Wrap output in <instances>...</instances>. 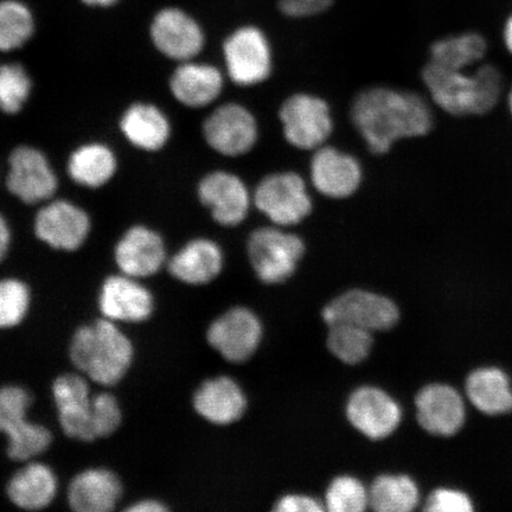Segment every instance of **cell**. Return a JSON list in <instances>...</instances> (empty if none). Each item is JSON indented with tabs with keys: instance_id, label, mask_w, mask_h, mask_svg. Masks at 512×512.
Here are the masks:
<instances>
[{
	"instance_id": "27",
	"label": "cell",
	"mask_w": 512,
	"mask_h": 512,
	"mask_svg": "<svg viewBox=\"0 0 512 512\" xmlns=\"http://www.w3.org/2000/svg\"><path fill=\"white\" fill-rule=\"evenodd\" d=\"M57 480L50 467L31 463L11 478L8 495L11 502L24 510H41L53 503Z\"/></svg>"
},
{
	"instance_id": "6",
	"label": "cell",
	"mask_w": 512,
	"mask_h": 512,
	"mask_svg": "<svg viewBox=\"0 0 512 512\" xmlns=\"http://www.w3.org/2000/svg\"><path fill=\"white\" fill-rule=\"evenodd\" d=\"M305 249L299 235L274 224L254 229L247 240L248 259L256 277L270 285L284 283L296 273Z\"/></svg>"
},
{
	"instance_id": "1",
	"label": "cell",
	"mask_w": 512,
	"mask_h": 512,
	"mask_svg": "<svg viewBox=\"0 0 512 512\" xmlns=\"http://www.w3.org/2000/svg\"><path fill=\"white\" fill-rule=\"evenodd\" d=\"M350 119L375 156L387 155L401 140L426 137L434 125L432 107L424 96L390 86H370L357 93Z\"/></svg>"
},
{
	"instance_id": "15",
	"label": "cell",
	"mask_w": 512,
	"mask_h": 512,
	"mask_svg": "<svg viewBox=\"0 0 512 512\" xmlns=\"http://www.w3.org/2000/svg\"><path fill=\"white\" fill-rule=\"evenodd\" d=\"M57 177L40 150L19 146L9 159L6 185L12 195L27 204L49 201L57 189Z\"/></svg>"
},
{
	"instance_id": "19",
	"label": "cell",
	"mask_w": 512,
	"mask_h": 512,
	"mask_svg": "<svg viewBox=\"0 0 512 512\" xmlns=\"http://www.w3.org/2000/svg\"><path fill=\"white\" fill-rule=\"evenodd\" d=\"M165 260L166 249L162 236L144 226L128 229L115 248V261L120 271L136 279L156 274Z\"/></svg>"
},
{
	"instance_id": "7",
	"label": "cell",
	"mask_w": 512,
	"mask_h": 512,
	"mask_svg": "<svg viewBox=\"0 0 512 512\" xmlns=\"http://www.w3.org/2000/svg\"><path fill=\"white\" fill-rule=\"evenodd\" d=\"M226 74L234 85L256 87L271 78L273 49L267 35L255 25H242L226 37L222 46Z\"/></svg>"
},
{
	"instance_id": "31",
	"label": "cell",
	"mask_w": 512,
	"mask_h": 512,
	"mask_svg": "<svg viewBox=\"0 0 512 512\" xmlns=\"http://www.w3.org/2000/svg\"><path fill=\"white\" fill-rule=\"evenodd\" d=\"M419 503V490L408 476L377 477L369 489V507L379 512H408Z\"/></svg>"
},
{
	"instance_id": "26",
	"label": "cell",
	"mask_w": 512,
	"mask_h": 512,
	"mask_svg": "<svg viewBox=\"0 0 512 512\" xmlns=\"http://www.w3.org/2000/svg\"><path fill=\"white\" fill-rule=\"evenodd\" d=\"M121 132L133 146L144 151H158L168 144L171 125L163 111L151 104H134L120 120Z\"/></svg>"
},
{
	"instance_id": "14",
	"label": "cell",
	"mask_w": 512,
	"mask_h": 512,
	"mask_svg": "<svg viewBox=\"0 0 512 512\" xmlns=\"http://www.w3.org/2000/svg\"><path fill=\"white\" fill-rule=\"evenodd\" d=\"M208 343L232 363L246 362L258 350L262 339L260 319L246 307L229 310L210 325Z\"/></svg>"
},
{
	"instance_id": "37",
	"label": "cell",
	"mask_w": 512,
	"mask_h": 512,
	"mask_svg": "<svg viewBox=\"0 0 512 512\" xmlns=\"http://www.w3.org/2000/svg\"><path fill=\"white\" fill-rule=\"evenodd\" d=\"M121 419L119 402L113 395L101 393L93 396V426L96 439L110 437L118 430Z\"/></svg>"
},
{
	"instance_id": "44",
	"label": "cell",
	"mask_w": 512,
	"mask_h": 512,
	"mask_svg": "<svg viewBox=\"0 0 512 512\" xmlns=\"http://www.w3.org/2000/svg\"><path fill=\"white\" fill-rule=\"evenodd\" d=\"M504 43L505 47H507L509 53L512 55V15L509 17L507 23H505Z\"/></svg>"
},
{
	"instance_id": "3",
	"label": "cell",
	"mask_w": 512,
	"mask_h": 512,
	"mask_svg": "<svg viewBox=\"0 0 512 512\" xmlns=\"http://www.w3.org/2000/svg\"><path fill=\"white\" fill-rule=\"evenodd\" d=\"M70 358L92 381L113 386L131 367L133 347L112 320L102 319L75 332Z\"/></svg>"
},
{
	"instance_id": "4",
	"label": "cell",
	"mask_w": 512,
	"mask_h": 512,
	"mask_svg": "<svg viewBox=\"0 0 512 512\" xmlns=\"http://www.w3.org/2000/svg\"><path fill=\"white\" fill-rule=\"evenodd\" d=\"M311 184L296 171H275L253 190L254 208L274 226L293 228L312 214Z\"/></svg>"
},
{
	"instance_id": "12",
	"label": "cell",
	"mask_w": 512,
	"mask_h": 512,
	"mask_svg": "<svg viewBox=\"0 0 512 512\" xmlns=\"http://www.w3.org/2000/svg\"><path fill=\"white\" fill-rule=\"evenodd\" d=\"M309 181L319 195L329 200H348L361 189L364 170L357 157L326 144L312 152Z\"/></svg>"
},
{
	"instance_id": "43",
	"label": "cell",
	"mask_w": 512,
	"mask_h": 512,
	"mask_svg": "<svg viewBox=\"0 0 512 512\" xmlns=\"http://www.w3.org/2000/svg\"><path fill=\"white\" fill-rule=\"evenodd\" d=\"M166 510L168 509H166L162 503L157 501H143L128 508V511L131 512H164Z\"/></svg>"
},
{
	"instance_id": "30",
	"label": "cell",
	"mask_w": 512,
	"mask_h": 512,
	"mask_svg": "<svg viewBox=\"0 0 512 512\" xmlns=\"http://www.w3.org/2000/svg\"><path fill=\"white\" fill-rule=\"evenodd\" d=\"M37 21L27 0H0V51L22 49L35 36Z\"/></svg>"
},
{
	"instance_id": "24",
	"label": "cell",
	"mask_w": 512,
	"mask_h": 512,
	"mask_svg": "<svg viewBox=\"0 0 512 512\" xmlns=\"http://www.w3.org/2000/svg\"><path fill=\"white\" fill-rule=\"evenodd\" d=\"M224 265L222 249L213 240H191L172 256L169 272L182 283L204 285L219 277Z\"/></svg>"
},
{
	"instance_id": "10",
	"label": "cell",
	"mask_w": 512,
	"mask_h": 512,
	"mask_svg": "<svg viewBox=\"0 0 512 512\" xmlns=\"http://www.w3.org/2000/svg\"><path fill=\"white\" fill-rule=\"evenodd\" d=\"M149 32L153 47L179 63L195 60L206 47V32L201 23L181 6L158 9L151 18Z\"/></svg>"
},
{
	"instance_id": "17",
	"label": "cell",
	"mask_w": 512,
	"mask_h": 512,
	"mask_svg": "<svg viewBox=\"0 0 512 512\" xmlns=\"http://www.w3.org/2000/svg\"><path fill=\"white\" fill-rule=\"evenodd\" d=\"M91 219L82 208L68 201H51L38 211L35 233L38 239L59 251L79 249L91 232Z\"/></svg>"
},
{
	"instance_id": "38",
	"label": "cell",
	"mask_w": 512,
	"mask_h": 512,
	"mask_svg": "<svg viewBox=\"0 0 512 512\" xmlns=\"http://www.w3.org/2000/svg\"><path fill=\"white\" fill-rule=\"evenodd\" d=\"M472 504L463 492L440 489L428 497L425 510L431 512H470Z\"/></svg>"
},
{
	"instance_id": "5",
	"label": "cell",
	"mask_w": 512,
	"mask_h": 512,
	"mask_svg": "<svg viewBox=\"0 0 512 512\" xmlns=\"http://www.w3.org/2000/svg\"><path fill=\"white\" fill-rule=\"evenodd\" d=\"M278 118L286 143L299 151L313 152L329 144L335 130L329 102L312 93L287 96L279 107Z\"/></svg>"
},
{
	"instance_id": "11",
	"label": "cell",
	"mask_w": 512,
	"mask_h": 512,
	"mask_svg": "<svg viewBox=\"0 0 512 512\" xmlns=\"http://www.w3.org/2000/svg\"><path fill=\"white\" fill-rule=\"evenodd\" d=\"M197 195L213 220L222 227H239L254 207L253 191L232 171L209 172L198 183Z\"/></svg>"
},
{
	"instance_id": "18",
	"label": "cell",
	"mask_w": 512,
	"mask_h": 512,
	"mask_svg": "<svg viewBox=\"0 0 512 512\" xmlns=\"http://www.w3.org/2000/svg\"><path fill=\"white\" fill-rule=\"evenodd\" d=\"M53 395L63 432L76 440H95L93 398L87 381L73 374L57 377Z\"/></svg>"
},
{
	"instance_id": "32",
	"label": "cell",
	"mask_w": 512,
	"mask_h": 512,
	"mask_svg": "<svg viewBox=\"0 0 512 512\" xmlns=\"http://www.w3.org/2000/svg\"><path fill=\"white\" fill-rule=\"evenodd\" d=\"M486 42L476 32L443 38L433 44L430 61L451 69L467 70L483 60Z\"/></svg>"
},
{
	"instance_id": "20",
	"label": "cell",
	"mask_w": 512,
	"mask_h": 512,
	"mask_svg": "<svg viewBox=\"0 0 512 512\" xmlns=\"http://www.w3.org/2000/svg\"><path fill=\"white\" fill-rule=\"evenodd\" d=\"M224 82L220 68L195 59L179 63L171 76L170 89L179 104L198 110L213 105L220 98Z\"/></svg>"
},
{
	"instance_id": "2",
	"label": "cell",
	"mask_w": 512,
	"mask_h": 512,
	"mask_svg": "<svg viewBox=\"0 0 512 512\" xmlns=\"http://www.w3.org/2000/svg\"><path fill=\"white\" fill-rule=\"evenodd\" d=\"M421 79L433 104L454 117L490 113L498 105L503 91L502 75L490 64L467 73L428 61Z\"/></svg>"
},
{
	"instance_id": "25",
	"label": "cell",
	"mask_w": 512,
	"mask_h": 512,
	"mask_svg": "<svg viewBox=\"0 0 512 512\" xmlns=\"http://www.w3.org/2000/svg\"><path fill=\"white\" fill-rule=\"evenodd\" d=\"M123 495V486L115 473L92 469L80 473L70 483L68 502L78 512H108Z\"/></svg>"
},
{
	"instance_id": "9",
	"label": "cell",
	"mask_w": 512,
	"mask_h": 512,
	"mask_svg": "<svg viewBox=\"0 0 512 512\" xmlns=\"http://www.w3.org/2000/svg\"><path fill=\"white\" fill-rule=\"evenodd\" d=\"M202 131L210 149L228 158L248 155L260 138L258 119L240 102L217 106L204 120Z\"/></svg>"
},
{
	"instance_id": "21",
	"label": "cell",
	"mask_w": 512,
	"mask_h": 512,
	"mask_svg": "<svg viewBox=\"0 0 512 512\" xmlns=\"http://www.w3.org/2000/svg\"><path fill=\"white\" fill-rule=\"evenodd\" d=\"M418 420L424 430L441 437H450L462 428L465 407L457 390L445 384H431L415 399Z\"/></svg>"
},
{
	"instance_id": "40",
	"label": "cell",
	"mask_w": 512,
	"mask_h": 512,
	"mask_svg": "<svg viewBox=\"0 0 512 512\" xmlns=\"http://www.w3.org/2000/svg\"><path fill=\"white\" fill-rule=\"evenodd\" d=\"M325 509L317 499L305 495H287L274 505L278 512H318Z\"/></svg>"
},
{
	"instance_id": "34",
	"label": "cell",
	"mask_w": 512,
	"mask_h": 512,
	"mask_svg": "<svg viewBox=\"0 0 512 512\" xmlns=\"http://www.w3.org/2000/svg\"><path fill=\"white\" fill-rule=\"evenodd\" d=\"M32 82L27 70L18 63L0 66V110L17 114L29 99Z\"/></svg>"
},
{
	"instance_id": "29",
	"label": "cell",
	"mask_w": 512,
	"mask_h": 512,
	"mask_svg": "<svg viewBox=\"0 0 512 512\" xmlns=\"http://www.w3.org/2000/svg\"><path fill=\"white\" fill-rule=\"evenodd\" d=\"M469 399L480 412L489 415L512 411V390L509 379L499 369H479L466 382Z\"/></svg>"
},
{
	"instance_id": "16",
	"label": "cell",
	"mask_w": 512,
	"mask_h": 512,
	"mask_svg": "<svg viewBox=\"0 0 512 512\" xmlns=\"http://www.w3.org/2000/svg\"><path fill=\"white\" fill-rule=\"evenodd\" d=\"M347 418L364 437L382 440L398 430L402 411L399 403L384 390L361 387L350 395Z\"/></svg>"
},
{
	"instance_id": "35",
	"label": "cell",
	"mask_w": 512,
	"mask_h": 512,
	"mask_svg": "<svg viewBox=\"0 0 512 512\" xmlns=\"http://www.w3.org/2000/svg\"><path fill=\"white\" fill-rule=\"evenodd\" d=\"M368 507L369 490L355 477H337L326 490L325 508L329 511L361 512Z\"/></svg>"
},
{
	"instance_id": "28",
	"label": "cell",
	"mask_w": 512,
	"mask_h": 512,
	"mask_svg": "<svg viewBox=\"0 0 512 512\" xmlns=\"http://www.w3.org/2000/svg\"><path fill=\"white\" fill-rule=\"evenodd\" d=\"M117 157L105 144H85L68 160V172L75 183L87 188H100L111 181L117 171Z\"/></svg>"
},
{
	"instance_id": "13",
	"label": "cell",
	"mask_w": 512,
	"mask_h": 512,
	"mask_svg": "<svg viewBox=\"0 0 512 512\" xmlns=\"http://www.w3.org/2000/svg\"><path fill=\"white\" fill-rule=\"evenodd\" d=\"M399 317L398 306L392 300L364 290L345 292L323 310L324 322L329 326L344 322L370 332L392 329Z\"/></svg>"
},
{
	"instance_id": "8",
	"label": "cell",
	"mask_w": 512,
	"mask_h": 512,
	"mask_svg": "<svg viewBox=\"0 0 512 512\" xmlns=\"http://www.w3.org/2000/svg\"><path fill=\"white\" fill-rule=\"evenodd\" d=\"M30 403L27 390L17 386L0 388V432L8 437L9 457L17 462L46 452L53 440L46 427L27 420Z\"/></svg>"
},
{
	"instance_id": "36",
	"label": "cell",
	"mask_w": 512,
	"mask_h": 512,
	"mask_svg": "<svg viewBox=\"0 0 512 512\" xmlns=\"http://www.w3.org/2000/svg\"><path fill=\"white\" fill-rule=\"evenodd\" d=\"M30 306V291L17 279L0 280V329L21 324Z\"/></svg>"
},
{
	"instance_id": "23",
	"label": "cell",
	"mask_w": 512,
	"mask_h": 512,
	"mask_svg": "<svg viewBox=\"0 0 512 512\" xmlns=\"http://www.w3.org/2000/svg\"><path fill=\"white\" fill-rule=\"evenodd\" d=\"M194 407L202 418L215 425H230L245 414L247 399L230 377H216L202 384L194 396Z\"/></svg>"
},
{
	"instance_id": "45",
	"label": "cell",
	"mask_w": 512,
	"mask_h": 512,
	"mask_svg": "<svg viewBox=\"0 0 512 512\" xmlns=\"http://www.w3.org/2000/svg\"><path fill=\"white\" fill-rule=\"evenodd\" d=\"M508 105H509L510 113L512 114V88H511V91L509 93Z\"/></svg>"
},
{
	"instance_id": "41",
	"label": "cell",
	"mask_w": 512,
	"mask_h": 512,
	"mask_svg": "<svg viewBox=\"0 0 512 512\" xmlns=\"http://www.w3.org/2000/svg\"><path fill=\"white\" fill-rule=\"evenodd\" d=\"M11 243V232L8 222L0 215V262H2L9 252Z\"/></svg>"
},
{
	"instance_id": "22",
	"label": "cell",
	"mask_w": 512,
	"mask_h": 512,
	"mask_svg": "<svg viewBox=\"0 0 512 512\" xmlns=\"http://www.w3.org/2000/svg\"><path fill=\"white\" fill-rule=\"evenodd\" d=\"M99 306L112 322L139 323L152 315L153 298L136 278L114 275L102 285Z\"/></svg>"
},
{
	"instance_id": "33",
	"label": "cell",
	"mask_w": 512,
	"mask_h": 512,
	"mask_svg": "<svg viewBox=\"0 0 512 512\" xmlns=\"http://www.w3.org/2000/svg\"><path fill=\"white\" fill-rule=\"evenodd\" d=\"M328 348L339 361L355 366L369 356L373 348V332L360 326L337 322L329 326Z\"/></svg>"
},
{
	"instance_id": "42",
	"label": "cell",
	"mask_w": 512,
	"mask_h": 512,
	"mask_svg": "<svg viewBox=\"0 0 512 512\" xmlns=\"http://www.w3.org/2000/svg\"><path fill=\"white\" fill-rule=\"evenodd\" d=\"M85 8L92 10H110L115 8L121 0H78Z\"/></svg>"
},
{
	"instance_id": "39",
	"label": "cell",
	"mask_w": 512,
	"mask_h": 512,
	"mask_svg": "<svg viewBox=\"0 0 512 512\" xmlns=\"http://www.w3.org/2000/svg\"><path fill=\"white\" fill-rule=\"evenodd\" d=\"M334 0H279L278 8L285 17L310 18L328 11Z\"/></svg>"
}]
</instances>
